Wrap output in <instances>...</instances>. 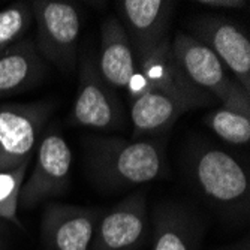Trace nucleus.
I'll return each mask as SVG.
<instances>
[{"instance_id":"nucleus-19","label":"nucleus","mask_w":250,"mask_h":250,"mask_svg":"<svg viewBox=\"0 0 250 250\" xmlns=\"http://www.w3.org/2000/svg\"><path fill=\"white\" fill-rule=\"evenodd\" d=\"M196 5L210 6V8H223V9H241L247 8L249 2H241V0H199L195 2Z\"/></svg>"},{"instance_id":"nucleus-21","label":"nucleus","mask_w":250,"mask_h":250,"mask_svg":"<svg viewBox=\"0 0 250 250\" xmlns=\"http://www.w3.org/2000/svg\"><path fill=\"white\" fill-rule=\"evenodd\" d=\"M45 250H50V249H45Z\"/></svg>"},{"instance_id":"nucleus-2","label":"nucleus","mask_w":250,"mask_h":250,"mask_svg":"<svg viewBox=\"0 0 250 250\" xmlns=\"http://www.w3.org/2000/svg\"><path fill=\"white\" fill-rule=\"evenodd\" d=\"M171 53L188 78L219 101L222 108L250 117V95L206 45L178 30L171 39Z\"/></svg>"},{"instance_id":"nucleus-10","label":"nucleus","mask_w":250,"mask_h":250,"mask_svg":"<svg viewBox=\"0 0 250 250\" xmlns=\"http://www.w3.org/2000/svg\"><path fill=\"white\" fill-rule=\"evenodd\" d=\"M147 196L138 190L104 214L96 226L92 250H133L144 240Z\"/></svg>"},{"instance_id":"nucleus-8","label":"nucleus","mask_w":250,"mask_h":250,"mask_svg":"<svg viewBox=\"0 0 250 250\" xmlns=\"http://www.w3.org/2000/svg\"><path fill=\"white\" fill-rule=\"evenodd\" d=\"M71 122L95 129H116L123 122V106L90 59H84L81 64L78 95L71 112Z\"/></svg>"},{"instance_id":"nucleus-7","label":"nucleus","mask_w":250,"mask_h":250,"mask_svg":"<svg viewBox=\"0 0 250 250\" xmlns=\"http://www.w3.org/2000/svg\"><path fill=\"white\" fill-rule=\"evenodd\" d=\"M193 175L208 198L225 207H240L249 201V175L237 159L219 148L199 153Z\"/></svg>"},{"instance_id":"nucleus-1","label":"nucleus","mask_w":250,"mask_h":250,"mask_svg":"<svg viewBox=\"0 0 250 250\" xmlns=\"http://www.w3.org/2000/svg\"><path fill=\"white\" fill-rule=\"evenodd\" d=\"M87 161L92 175L109 188L144 185L167 171L162 146L148 140H92Z\"/></svg>"},{"instance_id":"nucleus-17","label":"nucleus","mask_w":250,"mask_h":250,"mask_svg":"<svg viewBox=\"0 0 250 250\" xmlns=\"http://www.w3.org/2000/svg\"><path fill=\"white\" fill-rule=\"evenodd\" d=\"M153 250H192L185 220L175 211H162L156 219Z\"/></svg>"},{"instance_id":"nucleus-15","label":"nucleus","mask_w":250,"mask_h":250,"mask_svg":"<svg viewBox=\"0 0 250 250\" xmlns=\"http://www.w3.org/2000/svg\"><path fill=\"white\" fill-rule=\"evenodd\" d=\"M204 123L226 143L241 146L250 141L249 116L226 108H217L204 117Z\"/></svg>"},{"instance_id":"nucleus-16","label":"nucleus","mask_w":250,"mask_h":250,"mask_svg":"<svg viewBox=\"0 0 250 250\" xmlns=\"http://www.w3.org/2000/svg\"><path fill=\"white\" fill-rule=\"evenodd\" d=\"M33 21L30 2H17L0 11V56L22 39Z\"/></svg>"},{"instance_id":"nucleus-14","label":"nucleus","mask_w":250,"mask_h":250,"mask_svg":"<svg viewBox=\"0 0 250 250\" xmlns=\"http://www.w3.org/2000/svg\"><path fill=\"white\" fill-rule=\"evenodd\" d=\"M43 74V63L30 39H20L0 56V99L24 92Z\"/></svg>"},{"instance_id":"nucleus-6","label":"nucleus","mask_w":250,"mask_h":250,"mask_svg":"<svg viewBox=\"0 0 250 250\" xmlns=\"http://www.w3.org/2000/svg\"><path fill=\"white\" fill-rule=\"evenodd\" d=\"M72 167V151L63 136L50 133L42 140L35 169L21 186L18 206L32 210L39 202L63 193Z\"/></svg>"},{"instance_id":"nucleus-5","label":"nucleus","mask_w":250,"mask_h":250,"mask_svg":"<svg viewBox=\"0 0 250 250\" xmlns=\"http://www.w3.org/2000/svg\"><path fill=\"white\" fill-rule=\"evenodd\" d=\"M50 116L48 104L0 105V172L30 162L39 133Z\"/></svg>"},{"instance_id":"nucleus-20","label":"nucleus","mask_w":250,"mask_h":250,"mask_svg":"<svg viewBox=\"0 0 250 250\" xmlns=\"http://www.w3.org/2000/svg\"><path fill=\"white\" fill-rule=\"evenodd\" d=\"M11 231H12L11 225L0 219V250L8 249V238H9Z\"/></svg>"},{"instance_id":"nucleus-18","label":"nucleus","mask_w":250,"mask_h":250,"mask_svg":"<svg viewBox=\"0 0 250 250\" xmlns=\"http://www.w3.org/2000/svg\"><path fill=\"white\" fill-rule=\"evenodd\" d=\"M30 162L21 164L18 168L0 172V219L12 223L22 229V225L18 219V196L21 186L24 185V177Z\"/></svg>"},{"instance_id":"nucleus-3","label":"nucleus","mask_w":250,"mask_h":250,"mask_svg":"<svg viewBox=\"0 0 250 250\" xmlns=\"http://www.w3.org/2000/svg\"><path fill=\"white\" fill-rule=\"evenodd\" d=\"M138 77L127 90L129 95L147 90L175 102L185 111L210 106L217 102L208 92L193 84L172 57L171 39H165L136 63Z\"/></svg>"},{"instance_id":"nucleus-12","label":"nucleus","mask_w":250,"mask_h":250,"mask_svg":"<svg viewBox=\"0 0 250 250\" xmlns=\"http://www.w3.org/2000/svg\"><path fill=\"white\" fill-rule=\"evenodd\" d=\"M104 216L101 208L50 204L42 217V235L50 250H88L96 226Z\"/></svg>"},{"instance_id":"nucleus-4","label":"nucleus","mask_w":250,"mask_h":250,"mask_svg":"<svg viewBox=\"0 0 250 250\" xmlns=\"http://www.w3.org/2000/svg\"><path fill=\"white\" fill-rule=\"evenodd\" d=\"M33 20L38 26L36 48L59 69L71 72L77 64L81 17L77 6L62 0H33Z\"/></svg>"},{"instance_id":"nucleus-13","label":"nucleus","mask_w":250,"mask_h":250,"mask_svg":"<svg viewBox=\"0 0 250 250\" xmlns=\"http://www.w3.org/2000/svg\"><path fill=\"white\" fill-rule=\"evenodd\" d=\"M98 71L112 90H129L135 78L138 77V66L133 57L129 38L116 17H108L102 24Z\"/></svg>"},{"instance_id":"nucleus-11","label":"nucleus","mask_w":250,"mask_h":250,"mask_svg":"<svg viewBox=\"0 0 250 250\" xmlns=\"http://www.w3.org/2000/svg\"><path fill=\"white\" fill-rule=\"evenodd\" d=\"M174 3L164 0H123L119 2L122 26L126 30L135 62L143 60L161 42L168 39Z\"/></svg>"},{"instance_id":"nucleus-9","label":"nucleus","mask_w":250,"mask_h":250,"mask_svg":"<svg viewBox=\"0 0 250 250\" xmlns=\"http://www.w3.org/2000/svg\"><path fill=\"white\" fill-rule=\"evenodd\" d=\"M192 29L195 33L192 38L211 50L250 95V41L247 35L234 22L216 17L198 18Z\"/></svg>"}]
</instances>
